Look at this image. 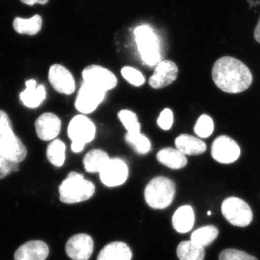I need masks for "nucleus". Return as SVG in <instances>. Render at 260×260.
<instances>
[{
  "instance_id": "7ed1b4c3",
  "label": "nucleus",
  "mask_w": 260,
  "mask_h": 260,
  "mask_svg": "<svg viewBox=\"0 0 260 260\" xmlns=\"http://www.w3.org/2000/svg\"><path fill=\"white\" fill-rule=\"evenodd\" d=\"M0 153L18 164L27 156L26 148L15 135L9 116L3 110H0Z\"/></svg>"
},
{
  "instance_id": "f257e3e1",
  "label": "nucleus",
  "mask_w": 260,
  "mask_h": 260,
  "mask_svg": "<svg viewBox=\"0 0 260 260\" xmlns=\"http://www.w3.org/2000/svg\"><path fill=\"white\" fill-rule=\"evenodd\" d=\"M212 78L217 87L228 93H242L252 83V75L245 64L232 56H223L215 61Z\"/></svg>"
},
{
  "instance_id": "5701e85b",
  "label": "nucleus",
  "mask_w": 260,
  "mask_h": 260,
  "mask_svg": "<svg viewBox=\"0 0 260 260\" xmlns=\"http://www.w3.org/2000/svg\"><path fill=\"white\" fill-rule=\"evenodd\" d=\"M42 26V18L40 15H36L32 18L24 19L21 18H15L13 21V28L15 31L20 34H27L34 36L40 31Z\"/></svg>"
},
{
  "instance_id": "72a5a7b5",
  "label": "nucleus",
  "mask_w": 260,
  "mask_h": 260,
  "mask_svg": "<svg viewBox=\"0 0 260 260\" xmlns=\"http://www.w3.org/2000/svg\"><path fill=\"white\" fill-rule=\"evenodd\" d=\"M22 3H24V4L30 5V6H32V5L35 4H40V5H45L47 4L48 1L49 0H20Z\"/></svg>"
},
{
  "instance_id": "9d476101",
  "label": "nucleus",
  "mask_w": 260,
  "mask_h": 260,
  "mask_svg": "<svg viewBox=\"0 0 260 260\" xmlns=\"http://www.w3.org/2000/svg\"><path fill=\"white\" fill-rule=\"evenodd\" d=\"M211 154L217 161L229 164L238 160L240 156L241 150L237 142L226 135H221L214 140Z\"/></svg>"
},
{
  "instance_id": "6e6552de",
  "label": "nucleus",
  "mask_w": 260,
  "mask_h": 260,
  "mask_svg": "<svg viewBox=\"0 0 260 260\" xmlns=\"http://www.w3.org/2000/svg\"><path fill=\"white\" fill-rule=\"evenodd\" d=\"M82 75L85 83L104 91L112 90L117 85L114 73L99 65H89L83 70Z\"/></svg>"
},
{
  "instance_id": "2eb2a0df",
  "label": "nucleus",
  "mask_w": 260,
  "mask_h": 260,
  "mask_svg": "<svg viewBox=\"0 0 260 260\" xmlns=\"http://www.w3.org/2000/svg\"><path fill=\"white\" fill-rule=\"evenodd\" d=\"M61 120L52 113H45L39 116L35 122L36 131L39 139L49 141L55 139L60 133Z\"/></svg>"
},
{
  "instance_id": "7c9ffc66",
  "label": "nucleus",
  "mask_w": 260,
  "mask_h": 260,
  "mask_svg": "<svg viewBox=\"0 0 260 260\" xmlns=\"http://www.w3.org/2000/svg\"><path fill=\"white\" fill-rule=\"evenodd\" d=\"M219 260H258L255 256H251L245 251L236 249H224L219 254Z\"/></svg>"
},
{
  "instance_id": "412c9836",
  "label": "nucleus",
  "mask_w": 260,
  "mask_h": 260,
  "mask_svg": "<svg viewBox=\"0 0 260 260\" xmlns=\"http://www.w3.org/2000/svg\"><path fill=\"white\" fill-rule=\"evenodd\" d=\"M157 160L160 164L172 169H181L186 167L187 158L177 149L162 148L157 154Z\"/></svg>"
},
{
  "instance_id": "9b49d317",
  "label": "nucleus",
  "mask_w": 260,
  "mask_h": 260,
  "mask_svg": "<svg viewBox=\"0 0 260 260\" xmlns=\"http://www.w3.org/2000/svg\"><path fill=\"white\" fill-rule=\"evenodd\" d=\"M99 174L104 185L114 187L122 185L125 182L129 176V168L122 159L110 158Z\"/></svg>"
},
{
  "instance_id": "dca6fc26",
  "label": "nucleus",
  "mask_w": 260,
  "mask_h": 260,
  "mask_svg": "<svg viewBox=\"0 0 260 260\" xmlns=\"http://www.w3.org/2000/svg\"><path fill=\"white\" fill-rule=\"evenodd\" d=\"M49 249L45 242L40 240L30 241L23 244L15 251V260H45Z\"/></svg>"
},
{
  "instance_id": "6ab92c4d",
  "label": "nucleus",
  "mask_w": 260,
  "mask_h": 260,
  "mask_svg": "<svg viewBox=\"0 0 260 260\" xmlns=\"http://www.w3.org/2000/svg\"><path fill=\"white\" fill-rule=\"evenodd\" d=\"M133 252L127 244L114 242L104 246L98 256L97 260H131Z\"/></svg>"
},
{
  "instance_id": "c9c22d12",
  "label": "nucleus",
  "mask_w": 260,
  "mask_h": 260,
  "mask_svg": "<svg viewBox=\"0 0 260 260\" xmlns=\"http://www.w3.org/2000/svg\"><path fill=\"white\" fill-rule=\"evenodd\" d=\"M208 215H211V212H210V211L208 212Z\"/></svg>"
},
{
  "instance_id": "f704fd0d",
  "label": "nucleus",
  "mask_w": 260,
  "mask_h": 260,
  "mask_svg": "<svg viewBox=\"0 0 260 260\" xmlns=\"http://www.w3.org/2000/svg\"><path fill=\"white\" fill-rule=\"evenodd\" d=\"M254 37L256 42L260 44V16L259 21H258L257 24H256L255 29H254Z\"/></svg>"
},
{
  "instance_id": "20e7f679",
  "label": "nucleus",
  "mask_w": 260,
  "mask_h": 260,
  "mask_svg": "<svg viewBox=\"0 0 260 260\" xmlns=\"http://www.w3.org/2000/svg\"><path fill=\"white\" fill-rule=\"evenodd\" d=\"M176 193L174 181L169 178H154L145 187V200L153 209L162 210L172 204Z\"/></svg>"
},
{
  "instance_id": "39448f33",
  "label": "nucleus",
  "mask_w": 260,
  "mask_h": 260,
  "mask_svg": "<svg viewBox=\"0 0 260 260\" xmlns=\"http://www.w3.org/2000/svg\"><path fill=\"white\" fill-rule=\"evenodd\" d=\"M135 42L138 46L142 60L149 67L158 64L161 59V50L156 34L147 25L135 28Z\"/></svg>"
},
{
  "instance_id": "a211bd4d",
  "label": "nucleus",
  "mask_w": 260,
  "mask_h": 260,
  "mask_svg": "<svg viewBox=\"0 0 260 260\" xmlns=\"http://www.w3.org/2000/svg\"><path fill=\"white\" fill-rule=\"evenodd\" d=\"M175 145L177 150L185 155H201L207 150L205 142L187 134H182L177 137L175 140Z\"/></svg>"
},
{
  "instance_id": "cd10ccee",
  "label": "nucleus",
  "mask_w": 260,
  "mask_h": 260,
  "mask_svg": "<svg viewBox=\"0 0 260 260\" xmlns=\"http://www.w3.org/2000/svg\"><path fill=\"white\" fill-rule=\"evenodd\" d=\"M118 117L128 133H140V124L138 116L133 111L123 109L118 113Z\"/></svg>"
},
{
  "instance_id": "bb28decb",
  "label": "nucleus",
  "mask_w": 260,
  "mask_h": 260,
  "mask_svg": "<svg viewBox=\"0 0 260 260\" xmlns=\"http://www.w3.org/2000/svg\"><path fill=\"white\" fill-rule=\"evenodd\" d=\"M125 140L134 149L135 152L140 155H145L151 150V143L150 140L140 133H126Z\"/></svg>"
},
{
  "instance_id": "a878e982",
  "label": "nucleus",
  "mask_w": 260,
  "mask_h": 260,
  "mask_svg": "<svg viewBox=\"0 0 260 260\" xmlns=\"http://www.w3.org/2000/svg\"><path fill=\"white\" fill-rule=\"evenodd\" d=\"M65 151H66V146L61 140H53L47 147L48 160L54 167H62L65 161Z\"/></svg>"
},
{
  "instance_id": "f3484780",
  "label": "nucleus",
  "mask_w": 260,
  "mask_h": 260,
  "mask_svg": "<svg viewBox=\"0 0 260 260\" xmlns=\"http://www.w3.org/2000/svg\"><path fill=\"white\" fill-rule=\"evenodd\" d=\"M25 86L26 89L20 93V100L25 107L30 109L39 107L47 95L45 87L44 85H37V81L34 79L27 80Z\"/></svg>"
},
{
  "instance_id": "4be33fe9",
  "label": "nucleus",
  "mask_w": 260,
  "mask_h": 260,
  "mask_svg": "<svg viewBox=\"0 0 260 260\" xmlns=\"http://www.w3.org/2000/svg\"><path fill=\"white\" fill-rule=\"evenodd\" d=\"M110 160L109 155L102 150H92L85 155L83 165L89 173H100Z\"/></svg>"
},
{
  "instance_id": "c756f323",
  "label": "nucleus",
  "mask_w": 260,
  "mask_h": 260,
  "mask_svg": "<svg viewBox=\"0 0 260 260\" xmlns=\"http://www.w3.org/2000/svg\"><path fill=\"white\" fill-rule=\"evenodd\" d=\"M121 75L132 85L135 87L142 86L145 83V79L143 75L137 69L132 67H124L121 70Z\"/></svg>"
},
{
  "instance_id": "aec40b11",
  "label": "nucleus",
  "mask_w": 260,
  "mask_h": 260,
  "mask_svg": "<svg viewBox=\"0 0 260 260\" xmlns=\"http://www.w3.org/2000/svg\"><path fill=\"white\" fill-rule=\"evenodd\" d=\"M194 223V213L189 205L181 207L174 214L172 224L174 229L181 234L189 232Z\"/></svg>"
},
{
  "instance_id": "f8f14e48",
  "label": "nucleus",
  "mask_w": 260,
  "mask_h": 260,
  "mask_svg": "<svg viewBox=\"0 0 260 260\" xmlns=\"http://www.w3.org/2000/svg\"><path fill=\"white\" fill-rule=\"evenodd\" d=\"M93 240L88 234H76L65 246L67 254L73 260H88L93 253Z\"/></svg>"
},
{
  "instance_id": "2f4dec72",
  "label": "nucleus",
  "mask_w": 260,
  "mask_h": 260,
  "mask_svg": "<svg viewBox=\"0 0 260 260\" xmlns=\"http://www.w3.org/2000/svg\"><path fill=\"white\" fill-rule=\"evenodd\" d=\"M18 162L7 158L6 157L0 153V179L8 177L12 172H18Z\"/></svg>"
},
{
  "instance_id": "f03ea898",
  "label": "nucleus",
  "mask_w": 260,
  "mask_h": 260,
  "mask_svg": "<svg viewBox=\"0 0 260 260\" xmlns=\"http://www.w3.org/2000/svg\"><path fill=\"white\" fill-rule=\"evenodd\" d=\"M95 185L79 173L72 172L59 187V199L66 204H75L90 199L95 192Z\"/></svg>"
},
{
  "instance_id": "423d86ee",
  "label": "nucleus",
  "mask_w": 260,
  "mask_h": 260,
  "mask_svg": "<svg viewBox=\"0 0 260 260\" xmlns=\"http://www.w3.org/2000/svg\"><path fill=\"white\" fill-rule=\"evenodd\" d=\"M68 133L72 140V150L74 153H80L85 144L93 141L95 138V126L88 117L80 114L70 121Z\"/></svg>"
},
{
  "instance_id": "ddd939ff",
  "label": "nucleus",
  "mask_w": 260,
  "mask_h": 260,
  "mask_svg": "<svg viewBox=\"0 0 260 260\" xmlns=\"http://www.w3.org/2000/svg\"><path fill=\"white\" fill-rule=\"evenodd\" d=\"M49 80L58 93L70 95L75 90V81L73 75L62 65L54 64L49 72Z\"/></svg>"
},
{
  "instance_id": "393cba45",
  "label": "nucleus",
  "mask_w": 260,
  "mask_h": 260,
  "mask_svg": "<svg viewBox=\"0 0 260 260\" xmlns=\"http://www.w3.org/2000/svg\"><path fill=\"white\" fill-rule=\"evenodd\" d=\"M177 253L179 260H204L205 258L204 248L196 245L191 241L181 242Z\"/></svg>"
},
{
  "instance_id": "4468645a",
  "label": "nucleus",
  "mask_w": 260,
  "mask_h": 260,
  "mask_svg": "<svg viewBox=\"0 0 260 260\" xmlns=\"http://www.w3.org/2000/svg\"><path fill=\"white\" fill-rule=\"evenodd\" d=\"M177 65L171 60L160 61L149 79L150 86L155 89L165 88L174 83L178 76Z\"/></svg>"
},
{
  "instance_id": "1a4fd4ad",
  "label": "nucleus",
  "mask_w": 260,
  "mask_h": 260,
  "mask_svg": "<svg viewBox=\"0 0 260 260\" xmlns=\"http://www.w3.org/2000/svg\"><path fill=\"white\" fill-rule=\"evenodd\" d=\"M107 92L83 82L75 101V108L83 114H90L100 105Z\"/></svg>"
},
{
  "instance_id": "c85d7f7f",
  "label": "nucleus",
  "mask_w": 260,
  "mask_h": 260,
  "mask_svg": "<svg viewBox=\"0 0 260 260\" xmlns=\"http://www.w3.org/2000/svg\"><path fill=\"white\" fill-rule=\"evenodd\" d=\"M214 123L213 119L207 114H203L197 121L194 127L195 134L200 138H207L213 134Z\"/></svg>"
},
{
  "instance_id": "473e14b6",
  "label": "nucleus",
  "mask_w": 260,
  "mask_h": 260,
  "mask_svg": "<svg viewBox=\"0 0 260 260\" xmlns=\"http://www.w3.org/2000/svg\"><path fill=\"white\" fill-rule=\"evenodd\" d=\"M158 126L164 130H169L174 123V114L169 109H165L160 112L158 119Z\"/></svg>"
},
{
  "instance_id": "0eeeda50",
  "label": "nucleus",
  "mask_w": 260,
  "mask_h": 260,
  "mask_svg": "<svg viewBox=\"0 0 260 260\" xmlns=\"http://www.w3.org/2000/svg\"><path fill=\"white\" fill-rule=\"evenodd\" d=\"M221 211L224 218L234 226L246 227L252 221L253 213L249 205L236 197H230L224 200Z\"/></svg>"
},
{
  "instance_id": "b1692460",
  "label": "nucleus",
  "mask_w": 260,
  "mask_h": 260,
  "mask_svg": "<svg viewBox=\"0 0 260 260\" xmlns=\"http://www.w3.org/2000/svg\"><path fill=\"white\" fill-rule=\"evenodd\" d=\"M218 229L214 225H210L200 228L191 235V242L196 245L205 247L210 245L218 237Z\"/></svg>"
}]
</instances>
